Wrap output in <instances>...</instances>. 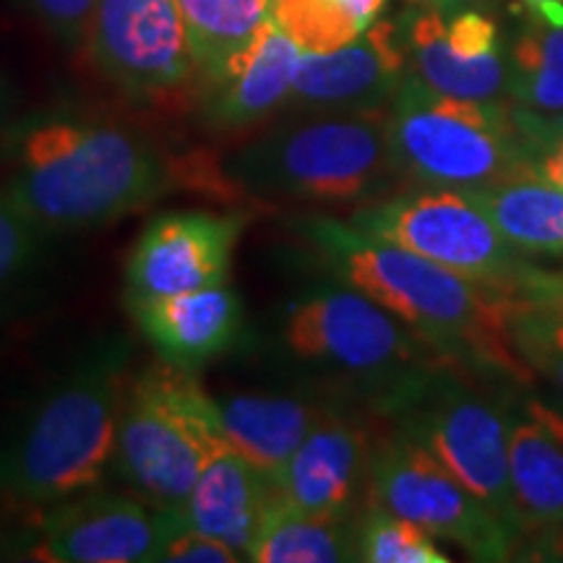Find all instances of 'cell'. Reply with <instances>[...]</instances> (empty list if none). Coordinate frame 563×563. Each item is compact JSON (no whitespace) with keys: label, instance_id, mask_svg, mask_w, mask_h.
<instances>
[{"label":"cell","instance_id":"cell-25","mask_svg":"<svg viewBox=\"0 0 563 563\" xmlns=\"http://www.w3.org/2000/svg\"><path fill=\"white\" fill-rule=\"evenodd\" d=\"M506 89L517 108L540 118L563 115V26L534 21L509 53Z\"/></svg>","mask_w":563,"mask_h":563},{"label":"cell","instance_id":"cell-32","mask_svg":"<svg viewBox=\"0 0 563 563\" xmlns=\"http://www.w3.org/2000/svg\"><path fill=\"white\" fill-rule=\"evenodd\" d=\"M517 340L563 350V302L534 300V306L517 323Z\"/></svg>","mask_w":563,"mask_h":563},{"label":"cell","instance_id":"cell-6","mask_svg":"<svg viewBox=\"0 0 563 563\" xmlns=\"http://www.w3.org/2000/svg\"><path fill=\"white\" fill-rule=\"evenodd\" d=\"M397 173L426 188L490 186L530 165L517 110L496 100H462L405 76L386 110Z\"/></svg>","mask_w":563,"mask_h":563},{"label":"cell","instance_id":"cell-4","mask_svg":"<svg viewBox=\"0 0 563 563\" xmlns=\"http://www.w3.org/2000/svg\"><path fill=\"white\" fill-rule=\"evenodd\" d=\"M386 110L319 112L279 123L222 154L214 175L228 191L258 201L368 203L399 175Z\"/></svg>","mask_w":563,"mask_h":563},{"label":"cell","instance_id":"cell-29","mask_svg":"<svg viewBox=\"0 0 563 563\" xmlns=\"http://www.w3.org/2000/svg\"><path fill=\"white\" fill-rule=\"evenodd\" d=\"M66 47H84L97 0H19Z\"/></svg>","mask_w":563,"mask_h":563},{"label":"cell","instance_id":"cell-24","mask_svg":"<svg viewBox=\"0 0 563 563\" xmlns=\"http://www.w3.org/2000/svg\"><path fill=\"white\" fill-rule=\"evenodd\" d=\"M253 563L357 561V527L350 519H319L292 509L277 488L253 540Z\"/></svg>","mask_w":563,"mask_h":563},{"label":"cell","instance_id":"cell-7","mask_svg":"<svg viewBox=\"0 0 563 563\" xmlns=\"http://www.w3.org/2000/svg\"><path fill=\"white\" fill-rule=\"evenodd\" d=\"M279 344L302 368L384 386L389 402L422 373L449 363H428L422 350L431 344L347 285L323 287L292 300L282 313Z\"/></svg>","mask_w":563,"mask_h":563},{"label":"cell","instance_id":"cell-33","mask_svg":"<svg viewBox=\"0 0 563 563\" xmlns=\"http://www.w3.org/2000/svg\"><path fill=\"white\" fill-rule=\"evenodd\" d=\"M519 347H522L530 365L540 368V373H545L563 394V350L548 347V344L540 342H519Z\"/></svg>","mask_w":563,"mask_h":563},{"label":"cell","instance_id":"cell-3","mask_svg":"<svg viewBox=\"0 0 563 563\" xmlns=\"http://www.w3.org/2000/svg\"><path fill=\"white\" fill-rule=\"evenodd\" d=\"M125 340H102L0 435V493L30 509L100 488L112 470L131 382Z\"/></svg>","mask_w":563,"mask_h":563},{"label":"cell","instance_id":"cell-28","mask_svg":"<svg viewBox=\"0 0 563 563\" xmlns=\"http://www.w3.org/2000/svg\"><path fill=\"white\" fill-rule=\"evenodd\" d=\"M55 232L40 224L0 186V302L45 262Z\"/></svg>","mask_w":563,"mask_h":563},{"label":"cell","instance_id":"cell-14","mask_svg":"<svg viewBox=\"0 0 563 563\" xmlns=\"http://www.w3.org/2000/svg\"><path fill=\"white\" fill-rule=\"evenodd\" d=\"M405 76L402 30L394 21H376L340 51L302 53L287 108L306 115L384 110Z\"/></svg>","mask_w":563,"mask_h":563},{"label":"cell","instance_id":"cell-2","mask_svg":"<svg viewBox=\"0 0 563 563\" xmlns=\"http://www.w3.org/2000/svg\"><path fill=\"white\" fill-rule=\"evenodd\" d=\"M5 191L55 235L102 228L173 188L170 162L123 125L51 115L19 125Z\"/></svg>","mask_w":563,"mask_h":563},{"label":"cell","instance_id":"cell-12","mask_svg":"<svg viewBox=\"0 0 563 563\" xmlns=\"http://www.w3.org/2000/svg\"><path fill=\"white\" fill-rule=\"evenodd\" d=\"M178 511L139 493L87 490L42 509L26 559L45 563H154L175 532Z\"/></svg>","mask_w":563,"mask_h":563},{"label":"cell","instance_id":"cell-20","mask_svg":"<svg viewBox=\"0 0 563 563\" xmlns=\"http://www.w3.org/2000/svg\"><path fill=\"white\" fill-rule=\"evenodd\" d=\"M277 483L241 454L228 452L207 464L180 509L183 527L209 534L249 561Z\"/></svg>","mask_w":563,"mask_h":563},{"label":"cell","instance_id":"cell-34","mask_svg":"<svg viewBox=\"0 0 563 563\" xmlns=\"http://www.w3.org/2000/svg\"><path fill=\"white\" fill-rule=\"evenodd\" d=\"M517 559L525 561H563V527L527 538V545L517 548Z\"/></svg>","mask_w":563,"mask_h":563},{"label":"cell","instance_id":"cell-21","mask_svg":"<svg viewBox=\"0 0 563 563\" xmlns=\"http://www.w3.org/2000/svg\"><path fill=\"white\" fill-rule=\"evenodd\" d=\"M232 452L277 483L327 405L295 394H232L217 399Z\"/></svg>","mask_w":563,"mask_h":563},{"label":"cell","instance_id":"cell-9","mask_svg":"<svg viewBox=\"0 0 563 563\" xmlns=\"http://www.w3.org/2000/svg\"><path fill=\"white\" fill-rule=\"evenodd\" d=\"M402 431L420 441L477 501L501 519L519 545L509 481V415L493 399L439 373L426 371L391 399Z\"/></svg>","mask_w":563,"mask_h":563},{"label":"cell","instance_id":"cell-13","mask_svg":"<svg viewBox=\"0 0 563 563\" xmlns=\"http://www.w3.org/2000/svg\"><path fill=\"white\" fill-rule=\"evenodd\" d=\"M245 214L165 211L141 230L125 262L129 298H159L224 285Z\"/></svg>","mask_w":563,"mask_h":563},{"label":"cell","instance_id":"cell-15","mask_svg":"<svg viewBox=\"0 0 563 563\" xmlns=\"http://www.w3.org/2000/svg\"><path fill=\"white\" fill-rule=\"evenodd\" d=\"M407 58L415 79L462 100H496L506 89L509 63L498 47V26L481 11L426 9L407 21Z\"/></svg>","mask_w":563,"mask_h":563},{"label":"cell","instance_id":"cell-17","mask_svg":"<svg viewBox=\"0 0 563 563\" xmlns=\"http://www.w3.org/2000/svg\"><path fill=\"white\" fill-rule=\"evenodd\" d=\"M139 332L159 361L196 371L235 347L243 334L241 295L224 285L159 298H129Z\"/></svg>","mask_w":563,"mask_h":563},{"label":"cell","instance_id":"cell-10","mask_svg":"<svg viewBox=\"0 0 563 563\" xmlns=\"http://www.w3.org/2000/svg\"><path fill=\"white\" fill-rule=\"evenodd\" d=\"M84 47L102 79L136 104L180 108L201 89L175 0H97Z\"/></svg>","mask_w":563,"mask_h":563},{"label":"cell","instance_id":"cell-11","mask_svg":"<svg viewBox=\"0 0 563 563\" xmlns=\"http://www.w3.org/2000/svg\"><path fill=\"white\" fill-rule=\"evenodd\" d=\"M368 504L460 545L470 559L509 561L517 540L501 519L405 431L376 441Z\"/></svg>","mask_w":563,"mask_h":563},{"label":"cell","instance_id":"cell-31","mask_svg":"<svg viewBox=\"0 0 563 563\" xmlns=\"http://www.w3.org/2000/svg\"><path fill=\"white\" fill-rule=\"evenodd\" d=\"M162 563H241L243 555L209 534L183 527L159 553Z\"/></svg>","mask_w":563,"mask_h":563},{"label":"cell","instance_id":"cell-27","mask_svg":"<svg viewBox=\"0 0 563 563\" xmlns=\"http://www.w3.org/2000/svg\"><path fill=\"white\" fill-rule=\"evenodd\" d=\"M357 561L368 563H449L446 553L435 545L433 534L410 519L368 504L357 525Z\"/></svg>","mask_w":563,"mask_h":563},{"label":"cell","instance_id":"cell-36","mask_svg":"<svg viewBox=\"0 0 563 563\" xmlns=\"http://www.w3.org/2000/svg\"><path fill=\"white\" fill-rule=\"evenodd\" d=\"M534 21L548 26H563V0H522Z\"/></svg>","mask_w":563,"mask_h":563},{"label":"cell","instance_id":"cell-8","mask_svg":"<svg viewBox=\"0 0 563 563\" xmlns=\"http://www.w3.org/2000/svg\"><path fill=\"white\" fill-rule=\"evenodd\" d=\"M347 224L373 241L399 245L443 269L501 290L525 292L534 272L522 264L473 191L464 188L422 186L420 191L365 203Z\"/></svg>","mask_w":563,"mask_h":563},{"label":"cell","instance_id":"cell-22","mask_svg":"<svg viewBox=\"0 0 563 563\" xmlns=\"http://www.w3.org/2000/svg\"><path fill=\"white\" fill-rule=\"evenodd\" d=\"M473 196L517 251L563 256V188L532 165L519 167Z\"/></svg>","mask_w":563,"mask_h":563},{"label":"cell","instance_id":"cell-35","mask_svg":"<svg viewBox=\"0 0 563 563\" xmlns=\"http://www.w3.org/2000/svg\"><path fill=\"white\" fill-rule=\"evenodd\" d=\"M525 295H530L534 300L563 302V274H543L534 269L532 277L527 279Z\"/></svg>","mask_w":563,"mask_h":563},{"label":"cell","instance_id":"cell-30","mask_svg":"<svg viewBox=\"0 0 563 563\" xmlns=\"http://www.w3.org/2000/svg\"><path fill=\"white\" fill-rule=\"evenodd\" d=\"M519 125L530 141V165L553 186L563 188V115L540 118L522 108H517Z\"/></svg>","mask_w":563,"mask_h":563},{"label":"cell","instance_id":"cell-38","mask_svg":"<svg viewBox=\"0 0 563 563\" xmlns=\"http://www.w3.org/2000/svg\"><path fill=\"white\" fill-rule=\"evenodd\" d=\"M418 3L426 5V9H435V11H452L456 5L470 3V0H418Z\"/></svg>","mask_w":563,"mask_h":563},{"label":"cell","instance_id":"cell-5","mask_svg":"<svg viewBox=\"0 0 563 563\" xmlns=\"http://www.w3.org/2000/svg\"><path fill=\"white\" fill-rule=\"evenodd\" d=\"M228 449L220 402L194 371L162 361L131 373L112 470L133 493L180 514L207 464Z\"/></svg>","mask_w":563,"mask_h":563},{"label":"cell","instance_id":"cell-16","mask_svg":"<svg viewBox=\"0 0 563 563\" xmlns=\"http://www.w3.org/2000/svg\"><path fill=\"white\" fill-rule=\"evenodd\" d=\"M373 449L361 420L327 407L277 477L282 498L308 517L350 519L357 498L368 501Z\"/></svg>","mask_w":563,"mask_h":563},{"label":"cell","instance_id":"cell-37","mask_svg":"<svg viewBox=\"0 0 563 563\" xmlns=\"http://www.w3.org/2000/svg\"><path fill=\"white\" fill-rule=\"evenodd\" d=\"M13 100H16V97H13L11 81L0 74V131H3L5 123H9V118L13 112Z\"/></svg>","mask_w":563,"mask_h":563},{"label":"cell","instance_id":"cell-23","mask_svg":"<svg viewBox=\"0 0 563 563\" xmlns=\"http://www.w3.org/2000/svg\"><path fill=\"white\" fill-rule=\"evenodd\" d=\"M203 87L222 81L272 19V0H175Z\"/></svg>","mask_w":563,"mask_h":563},{"label":"cell","instance_id":"cell-19","mask_svg":"<svg viewBox=\"0 0 563 563\" xmlns=\"http://www.w3.org/2000/svg\"><path fill=\"white\" fill-rule=\"evenodd\" d=\"M509 481L519 538L563 527V418L543 402L511 420Z\"/></svg>","mask_w":563,"mask_h":563},{"label":"cell","instance_id":"cell-1","mask_svg":"<svg viewBox=\"0 0 563 563\" xmlns=\"http://www.w3.org/2000/svg\"><path fill=\"white\" fill-rule=\"evenodd\" d=\"M302 230L344 285L397 316L431 347L514 382H532V365L517 340L519 319L534 306L530 295L467 279L329 217Z\"/></svg>","mask_w":563,"mask_h":563},{"label":"cell","instance_id":"cell-26","mask_svg":"<svg viewBox=\"0 0 563 563\" xmlns=\"http://www.w3.org/2000/svg\"><path fill=\"white\" fill-rule=\"evenodd\" d=\"M272 19L302 53H332L368 30L355 0H272Z\"/></svg>","mask_w":563,"mask_h":563},{"label":"cell","instance_id":"cell-18","mask_svg":"<svg viewBox=\"0 0 563 563\" xmlns=\"http://www.w3.org/2000/svg\"><path fill=\"white\" fill-rule=\"evenodd\" d=\"M300 58V47L269 19L230 74L207 87L203 121L214 131L262 125L266 118L290 104Z\"/></svg>","mask_w":563,"mask_h":563}]
</instances>
